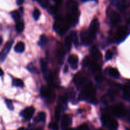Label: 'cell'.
<instances>
[{
  "label": "cell",
  "instance_id": "ffe728a7",
  "mask_svg": "<svg viewBox=\"0 0 130 130\" xmlns=\"http://www.w3.org/2000/svg\"><path fill=\"white\" fill-rule=\"evenodd\" d=\"M24 28V24L22 22H17L16 25H15V29H16L17 31L18 32H21L23 31Z\"/></svg>",
  "mask_w": 130,
  "mask_h": 130
},
{
  "label": "cell",
  "instance_id": "8fae6325",
  "mask_svg": "<svg viewBox=\"0 0 130 130\" xmlns=\"http://www.w3.org/2000/svg\"><path fill=\"white\" fill-rule=\"evenodd\" d=\"M91 55L95 60H99L100 58H101V53L96 46H94L92 48Z\"/></svg>",
  "mask_w": 130,
  "mask_h": 130
},
{
  "label": "cell",
  "instance_id": "277c9868",
  "mask_svg": "<svg viewBox=\"0 0 130 130\" xmlns=\"http://www.w3.org/2000/svg\"><path fill=\"white\" fill-rule=\"evenodd\" d=\"M112 113L114 114L115 116L121 118V117H124L126 114V110L123 108V107L121 105H115L112 108Z\"/></svg>",
  "mask_w": 130,
  "mask_h": 130
},
{
  "label": "cell",
  "instance_id": "2e32d148",
  "mask_svg": "<svg viewBox=\"0 0 130 130\" xmlns=\"http://www.w3.org/2000/svg\"><path fill=\"white\" fill-rule=\"evenodd\" d=\"M11 15L15 22H18L20 21V18H21L20 12H19L18 11H14L11 13Z\"/></svg>",
  "mask_w": 130,
  "mask_h": 130
},
{
  "label": "cell",
  "instance_id": "7c38bea8",
  "mask_svg": "<svg viewBox=\"0 0 130 130\" xmlns=\"http://www.w3.org/2000/svg\"><path fill=\"white\" fill-rule=\"evenodd\" d=\"M110 20L113 24H117L121 21V16L116 11H112L110 14Z\"/></svg>",
  "mask_w": 130,
  "mask_h": 130
},
{
  "label": "cell",
  "instance_id": "52a82bcc",
  "mask_svg": "<svg viewBox=\"0 0 130 130\" xmlns=\"http://www.w3.org/2000/svg\"><path fill=\"white\" fill-rule=\"evenodd\" d=\"M34 112V109L32 107H27L21 113V115L26 119H30Z\"/></svg>",
  "mask_w": 130,
  "mask_h": 130
},
{
  "label": "cell",
  "instance_id": "8d00e7d4",
  "mask_svg": "<svg viewBox=\"0 0 130 130\" xmlns=\"http://www.w3.org/2000/svg\"><path fill=\"white\" fill-rule=\"evenodd\" d=\"M125 90H130V81H129L128 83L124 86V91Z\"/></svg>",
  "mask_w": 130,
  "mask_h": 130
},
{
  "label": "cell",
  "instance_id": "74e56055",
  "mask_svg": "<svg viewBox=\"0 0 130 130\" xmlns=\"http://www.w3.org/2000/svg\"><path fill=\"white\" fill-rule=\"evenodd\" d=\"M34 69H35V68H34V67L33 66V65H32V64L29 65V66H28V69H29V71H31V72H33V71H34ZM34 71H35V70H34Z\"/></svg>",
  "mask_w": 130,
  "mask_h": 130
},
{
  "label": "cell",
  "instance_id": "9a60e30c",
  "mask_svg": "<svg viewBox=\"0 0 130 130\" xmlns=\"http://www.w3.org/2000/svg\"><path fill=\"white\" fill-rule=\"evenodd\" d=\"M108 126L109 127L110 130H117L118 128V123L115 119H112L109 124H108Z\"/></svg>",
  "mask_w": 130,
  "mask_h": 130
},
{
  "label": "cell",
  "instance_id": "d4e9b609",
  "mask_svg": "<svg viewBox=\"0 0 130 130\" xmlns=\"http://www.w3.org/2000/svg\"><path fill=\"white\" fill-rule=\"evenodd\" d=\"M71 42H72V41H71V38H70V36L66 37V39H65V46H66V47L67 48V49L68 50L70 49V48H71Z\"/></svg>",
  "mask_w": 130,
  "mask_h": 130
},
{
  "label": "cell",
  "instance_id": "7dc6e473",
  "mask_svg": "<svg viewBox=\"0 0 130 130\" xmlns=\"http://www.w3.org/2000/svg\"><path fill=\"white\" fill-rule=\"evenodd\" d=\"M98 130H102V129H98Z\"/></svg>",
  "mask_w": 130,
  "mask_h": 130
},
{
  "label": "cell",
  "instance_id": "60d3db41",
  "mask_svg": "<svg viewBox=\"0 0 130 130\" xmlns=\"http://www.w3.org/2000/svg\"><path fill=\"white\" fill-rule=\"evenodd\" d=\"M3 74H4L3 71V70L0 68V76H3Z\"/></svg>",
  "mask_w": 130,
  "mask_h": 130
},
{
  "label": "cell",
  "instance_id": "d590c367",
  "mask_svg": "<svg viewBox=\"0 0 130 130\" xmlns=\"http://www.w3.org/2000/svg\"><path fill=\"white\" fill-rule=\"evenodd\" d=\"M50 10H51V12L52 13H57L59 10L58 6H57V5L53 6L52 8H51Z\"/></svg>",
  "mask_w": 130,
  "mask_h": 130
},
{
  "label": "cell",
  "instance_id": "9c48e42d",
  "mask_svg": "<svg viewBox=\"0 0 130 130\" xmlns=\"http://www.w3.org/2000/svg\"><path fill=\"white\" fill-rule=\"evenodd\" d=\"M78 62H79V58L78 57L75 55H71L68 57V62L71 65V67L73 69L77 68L78 66Z\"/></svg>",
  "mask_w": 130,
  "mask_h": 130
},
{
  "label": "cell",
  "instance_id": "7402d4cb",
  "mask_svg": "<svg viewBox=\"0 0 130 130\" xmlns=\"http://www.w3.org/2000/svg\"><path fill=\"white\" fill-rule=\"evenodd\" d=\"M37 119L38 121L41 122H45L46 120V114L43 112H41L38 114L37 116Z\"/></svg>",
  "mask_w": 130,
  "mask_h": 130
},
{
  "label": "cell",
  "instance_id": "30bf717a",
  "mask_svg": "<svg viewBox=\"0 0 130 130\" xmlns=\"http://www.w3.org/2000/svg\"><path fill=\"white\" fill-rule=\"evenodd\" d=\"M41 94L44 97H47L50 99L51 97L54 98V95L52 94V91H51V90L50 88L48 87H43L41 90Z\"/></svg>",
  "mask_w": 130,
  "mask_h": 130
},
{
  "label": "cell",
  "instance_id": "4316f807",
  "mask_svg": "<svg viewBox=\"0 0 130 130\" xmlns=\"http://www.w3.org/2000/svg\"><path fill=\"white\" fill-rule=\"evenodd\" d=\"M5 103H6V106H7L8 109H10V110H14V105H13V103L11 100H8V99H6V100H5Z\"/></svg>",
  "mask_w": 130,
  "mask_h": 130
},
{
  "label": "cell",
  "instance_id": "836d02e7",
  "mask_svg": "<svg viewBox=\"0 0 130 130\" xmlns=\"http://www.w3.org/2000/svg\"><path fill=\"white\" fill-rule=\"evenodd\" d=\"M76 130H90L87 124H82L76 128Z\"/></svg>",
  "mask_w": 130,
  "mask_h": 130
},
{
  "label": "cell",
  "instance_id": "d6a6232c",
  "mask_svg": "<svg viewBox=\"0 0 130 130\" xmlns=\"http://www.w3.org/2000/svg\"><path fill=\"white\" fill-rule=\"evenodd\" d=\"M48 126H49V128H50V129H52V130H58L59 129L58 124L56 123H51Z\"/></svg>",
  "mask_w": 130,
  "mask_h": 130
},
{
  "label": "cell",
  "instance_id": "ab89813d",
  "mask_svg": "<svg viewBox=\"0 0 130 130\" xmlns=\"http://www.w3.org/2000/svg\"><path fill=\"white\" fill-rule=\"evenodd\" d=\"M56 3H57V6H59V5H61V3H62V0H56Z\"/></svg>",
  "mask_w": 130,
  "mask_h": 130
},
{
  "label": "cell",
  "instance_id": "4fadbf2b",
  "mask_svg": "<svg viewBox=\"0 0 130 130\" xmlns=\"http://www.w3.org/2000/svg\"><path fill=\"white\" fill-rule=\"evenodd\" d=\"M90 69H91V71H93L94 74H96V75L99 74V73H100V67H99V65L97 63H96V62H93L90 63Z\"/></svg>",
  "mask_w": 130,
  "mask_h": 130
},
{
  "label": "cell",
  "instance_id": "5bb4252c",
  "mask_svg": "<svg viewBox=\"0 0 130 130\" xmlns=\"http://www.w3.org/2000/svg\"><path fill=\"white\" fill-rule=\"evenodd\" d=\"M25 49V45H24V43L23 42H19V43H17L16 45L15 46V48L14 50L17 53H22L24 51Z\"/></svg>",
  "mask_w": 130,
  "mask_h": 130
},
{
  "label": "cell",
  "instance_id": "7bdbcfd3",
  "mask_svg": "<svg viewBox=\"0 0 130 130\" xmlns=\"http://www.w3.org/2000/svg\"><path fill=\"white\" fill-rule=\"evenodd\" d=\"M2 41H3V40H2V38H1V37H0V45H1V43H2Z\"/></svg>",
  "mask_w": 130,
  "mask_h": 130
},
{
  "label": "cell",
  "instance_id": "f1b7e54d",
  "mask_svg": "<svg viewBox=\"0 0 130 130\" xmlns=\"http://www.w3.org/2000/svg\"><path fill=\"white\" fill-rule=\"evenodd\" d=\"M47 38L45 35H42L40 39V45H44L47 43Z\"/></svg>",
  "mask_w": 130,
  "mask_h": 130
},
{
  "label": "cell",
  "instance_id": "f6af8a7d",
  "mask_svg": "<svg viewBox=\"0 0 130 130\" xmlns=\"http://www.w3.org/2000/svg\"><path fill=\"white\" fill-rule=\"evenodd\" d=\"M18 130H25V129H24V128H19Z\"/></svg>",
  "mask_w": 130,
  "mask_h": 130
},
{
  "label": "cell",
  "instance_id": "b9f144b4",
  "mask_svg": "<svg viewBox=\"0 0 130 130\" xmlns=\"http://www.w3.org/2000/svg\"><path fill=\"white\" fill-rule=\"evenodd\" d=\"M63 130H73L72 129V128H64V129H63Z\"/></svg>",
  "mask_w": 130,
  "mask_h": 130
},
{
  "label": "cell",
  "instance_id": "bcb514c9",
  "mask_svg": "<svg viewBox=\"0 0 130 130\" xmlns=\"http://www.w3.org/2000/svg\"><path fill=\"white\" fill-rule=\"evenodd\" d=\"M83 1H87V0H83Z\"/></svg>",
  "mask_w": 130,
  "mask_h": 130
},
{
  "label": "cell",
  "instance_id": "7a4b0ae2",
  "mask_svg": "<svg viewBox=\"0 0 130 130\" xmlns=\"http://www.w3.org/2000/svg\"><path fill=\"white\" fill-rule=\"evenodd\" d=\"M13 43H14L13 41H10L7 42L5 44L4 48H3L1 52H0V62H3L5 60V59L7 57L8 53L10 52V50H11Z\"/></svg>",
  "mask_w": 130,
  "mask_h": 130
},
{
  "label": "cell",
  "instance_id": "ee69618b",
  "mask_svg": "<svg viewBox=\"0 0 130 130\" xmlns=\"http://www.w3.org/2000/svg\"><path fill=\"white\" fill-rule=\"evenodd\" d=\"M127 23H128V24H130V17L128 19V20H127Z\"/></svg>",
  "mask_w": 130,
  "mask_h": 130
},
{
  "label": "cell",
  "instance_id": "5b68a950",
  "mask_svg": "<svg viewBox=\"0 0 130 130\" xmlns=\"http://www.w3.org/2000/svg\"><path fill=\"white\" fill-rule=\"evenodd\" d=\"M96 35L92 34L89 31H84L82 33V39L85 44H90L93 42V39L95 38Z\"/></svg>",
  "mask_w": 130,
  "mask_h": 130
},
{
  "label": "cell",
  "instance_id": "d6986e66",
  "mask_svg": "<svg viewBox=\"0 0 130 130\" xmlns=\"http://www.w3.org/2000/svg\"><path fill=\"white\" fill-rule=\"evenodd\" d=\"M12 84L14 86H16V87H23L24 86V83L20 79H14Z\"/></svg>",
  "mask_w": 130,
  "mask_h": 130
},
{
  "label": "cell",
  "instance_id": "e575fe53",
  "mask_svg": "<svg viewBox=\"0 0 130 130\" xmlns=\"http://www.w3.org/2000/svg\"><path fill=\"white\" fill-rule=\"evenodd\" d=\"M89 63V58L88 57H85L82 61V65L84 66H87Z\"/></svg>",
  "mask_w": 130,
  "mask_h": 130
},
{
  "label": "cell",
  "instance_id": "6da1fadb",
  "mask_svg": "<svg viewBox=\"0 0 130 130\" xmlns=\"http://www.w3.org/2000/svg\"><path fill=\"white\" fill-rule=\"evenodd\" d=\"M95 90L93 88L92 84L89 83L85 86L82 93L81 96L83 99H87L90 100L91 102L95 103L96 100L95 98Z\"/></svg>",
  "mask_w": 130,
  "mask_h": 130
},
{
  "label": "cell",
  "instance_id": "484cf974",
  "mask_svg": "<svg viewBox=\"0 0 130 130\" xmlns=\"http://www.w3.org/2000/svg\"><path fill=\"white\" fill-rule=\"evenodd\" d=\"M75 81L77 85H80L84 83V81H85V79H84L83 77H82V76H77L76 77H75Z\"/></svg>",
  "mask_w": 130,
  "mask_h": 130
},
{
  "label": "cell",
  "instance_id": "ac0fdd59",
  "mask_svg": "<svg viewBox=\"0 0 130 130\" xmlns=\"http://www.w3.org/2000/svg\"><path fill=\"white\" fill-rule=\"evenodd\" d=\"M70 38H71V41H72L73 43L75 44L76 46L78 45L79 44V40H78V37L77 35H76V32L75 31H72L71 33H70Z\"/></svg>",
  "mask_w": 130,
  "mask_h": 130
},
{
  "label": "cell",
  "instance_id": "cb8c5ba5",
  "mask_svg": "<svg viewBox=\"0 0 130 130\" xmlns=\"http://www.w3.org/2000/svg\"><path fill=\"white\" fill-rule=\"evenodd\" d=\"M64 53V52L63 47L61 45H59V46L57 48V56L60 59H61L63 57Z\"/></svg>",
  "mask_w": 130,
  "mask_h": 130
},
{
  "label": "cell",
  "instance_id": "603a6c76",
  "mask_svg": "<svg viewBox=\"0 0 130 130\" xmlns=\"http://www.w3.org/2000/svg\"><path fill=\"white\" fill-rule=\"evenodd\" d=\"M60 116H61V107L59 105H57L55 108V118H56V120H59Z\"/></svg>",
  "mask_w": 130,
  "mask_h": 130
},
{
  "label": "cell",
  "instance_id": "83f0119b",
  "mask_svg": "<svg viewBox=\"0 0 130 130\" xmlns=\"http://www.w3.org/2000/svg\"><path fill=\"white\" fill-rule=\"evenodd\" d=\"M33 18L34 19V20H37L38 19H39L40 16V11H39L38 9H34V11H33Z\"/></svg>",
  "mask_w": 130,
  "mask_h": 130
},
{
  "label": "cell",
  "instance_id": "ba28073f",
  "mask_svg": "<svg viewBox=\"0 0 130 130\" xmlns=\"http://www.w3.org/2000/svg\"><path fill=\"white\" fill-rule=\"evenodd\" d=\"M98 28H99V22H98L97 19H94L90 23V25L89 26V31L92 34L95 35L96 32L98 31Z\"/></svg>",
  "mask_w": 130,
  "mask_h": 130
},
{
  "label": "cell",
  "instance_id": "e0dca14e",
  "mask_svg": "<svg viewBox=\"0 0 130 130\" xmlns=\"http://www.w3.org/2000/svg\"><path fill=\"white\" fill-rule=\"evenodd\" d=\"M111 119H112V118H111V117L108 114H103L101 117L102 123H103V124L104 125L108 126V124H109Z\"/></svg>",
  "mask_w": 130,
  "mask_h": 130
},
{
  "label": "cell",
  "instance_id": "c3c4849f",
  "mask_svg": "<svg viewBox=\"0 0 130 130\" xmlns=\"http://www.w3.org/2000/svg\"><path fill=\"white\" fill-rule=\"evenodd\" d=\"M127 130H130V129H127Z\"/></svg>",
  "mask_w": 130,
  "mask_h": 130
},
{
  "label": "cell",
  "instance_id": "8992f818",
  "mask_svg": "<svg viewBox=\"0 0 130 130\" xmlns=\"http://www.w3.org/2000/svg\"><path fill=\"white\" fill-rule=\"evenodd\" d=\"M72 123V119L68 115H64L61 118V127L62 129L64 128H68Z\"/></svg>",
  "mask_w": 130,
  "mask_h": 130
},
{
  "label": "cell",
  "instance_id": "4dcf8cb0",
  "mask_svg": "<svg viewBox=\"0 0 130 130\" xmlns=\"http://www.w3.org/2000/svg\"><path fill=\"white\" fill-rule=\"evenodd\" d=\"M113 57V53L111 50H108L107 52H106L105 54V58L107 60H108L111 59Z\"/></svg>",
  "mask_w": 130,
  "mask_h": 130
},
{
  "label": "cell",
  "instance_id": "f546056e",
  "mask_svg": "<svg viewBox=\"0 0 130 130\" xmlns=\"http://www.w3.org/2000/svg\"><path fill=\"white\" fill-rule=\"evenodd\" d=\"M41 65H42V69L43 72H46V71L47 70V65L45 61L43 60V59L41 60Z\"/></svg>",
  "mask_w": 130,
  "mask_h": 130
},
{
  "label": "cell",
  "instance_id": "3957f363",
  "mask_svg": "<svg viewBox=\"0 0 130 130\" xmlns=\"http://www.w3.org/2000/svg\"><path fill=\"white\" fill-rule=\"evenodd\" d=\"M127 35V29L125 27H121L119 28L116 34V40L117 42H121L125 39Z\"/></svg>",
  "mask_w": 130,
  "mask_h": 130
},
{
  "label": "cell",
  "instance_id": "44dd1931",
  "mask_svg": "<svg viewBox=\"0 0 130 130\" xmlns=\"http://www.w3.org/2000/svg\"><path fill=\"white\" fill-rule=\"evenodd\" d=\"M109 74L111 76L115 77V78H117L119 76V72L115 68H111L109 70Z\"/></svg>",
  "mask_w": 130,
  "mask_h": 130
},
{
  "label": "cell",
  "instance_id": "1f68e13d",
  "mask_svg": "<svg viewBox=\"0 0 130 130\" xmlns=\"http://www.w3.org/2000/svg\"><path fill=\"white\" fill-rule=\"evenodd\" d=\"M124 98L126 100L130 101V90H125L124 91Z\"/></svg>",
  "mask_w": 130,
  "mask_h": 130
},
{
  "label": "cell",
  "instance_id": "f35d334b",
  "mask_svg": "<svg viewBox=\"0 0 130 130\" xmlns=\"http://www.w3.org/2000/svg\"><path fill=\"white\" fill-rule=\"evenodd\" d=\"M24 0H17V3L18 5H20L23 3Z\"/></svg>",
  "mask_w": 130,
  "mask_h": 130
}]
</instances>
